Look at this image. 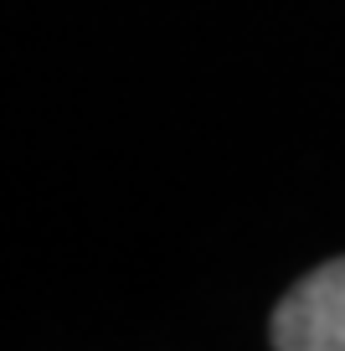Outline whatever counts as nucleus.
Instances as JSON below:
<instances>
[{
  "label": "nucleus",
  "mask_w": 345,
  "mask_h": 351,
  "mask_svg": "<svg viewBox=\"0 0 345 351\" xmlns=\"http://www.w3.org/2000/svg\"><path fill=\"white\" fill-rule=\"evenodd\" d=\"M268 341L279 351H345V258L320 263L279 300Z\"/></svg>",
  "instance_id": "f257e3e1"
}]
</instances>
